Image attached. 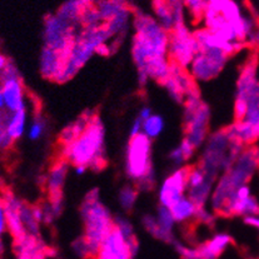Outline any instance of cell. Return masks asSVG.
Returning <instances> with one entry per match:
<instances>
[{"label": "cell", "mask_w": 259, "mask_h": 259, "mask_svg": "<svg viewBox=\"0 0 259 259\" xmlns=\"http://www.w3.org/2000/svg\"><path fill=\"white\" fill-rule=\"evenodd\" d=\"M132 26L134 33L131 54L136 65L139 87L145 88L150 80L162 85L170 70L169 31L153 15L141 9H134Z\"/></svg>", "instance_id": "6da1fadb"}, {"label": "cell", "mask_w": 259, "mask_h": 259, "mask_svg": "<svg viewBox=\"0 0 259 259\" xmlns=\"http://www.w3.org/2000/svg\"><path fill=\"white\" fill-rule=\"evenodd\" d=\"M259 169V148L250 145L243 150L229 169L218 177L209 205L214 213L222 215L227 203L238 188L249 184Z\"/></svg>", "instance_id": "7a4b0ae2"}, {"label": "cell", "mask_w": 259, "mask_h": 259, "mask_svg": "<svg viewBox=\"0 0 259 259\" xmlns=\"http://www.w3.org/2000/svg\"><path fill=\"white\" fill-rule=\"evenodd\" d=\"M63 149V159L73 165H85L100 170L107 164L105 153V125L102 118L94 114L80 137Z\"/></svg>", "instance_id": "3957f363"}, {"label": "cell", "mask_w": 259, "mask_h": 259, "mask_svg": "<svg viewBox=\"0 0 259 259\" xmlns=\"http://www.w3.org/2000/svg\"><path fill=\"white\" fill-rule=\"evenodd\" d=\"M245 148L247 147L244 144L229 136L227 128L218 129L209 133L202 147V154L197 164L207 176L217 181L223 171L233 165Z\"/></svg>", "instance_id": "277c9868"}, {"label": "cell", "mask_w": 259, "mask_h": 259, "mask_svg": "<svg viewBox=\"0 0 259 259\" xmlns=\"http://www.w3.org/2000/svg\"><path fill=\"white\" fill-rule=\"evenodd\" d=\"M80 218L83 222L84 239L88 243L94 259L103 240L114 228V215L100 199L98 188L89 190L80 204Z\"/></svg>", "instance_id": "5b68a950"}, {"label": "cell", "mask_w": 259, "mask_h": 259, "mask_svg": "<svg viewBox=\"0 0 259 259\" xmlns=\"http://www.w3.org/2000/svg\"><path fill=\"white\" fill-rule=\"evenodd\" d=\"M109 41L110 34L105 24L95 28H81L71 48L64 73L60 79V84L67 83L73 79L79 73V70L83 69L87 63L94 57L98 48Z\"/></svg>", "instance_id": "8992f818"}, {"label": "cell", "mask_w": 259, "mask_h": 259, "mask_svg": "<svg viewBox=\"0 0 259 259\" xmlns=\"http://www.w3.org/2000/svg\"><path fill=\"white\" fill-rule=\"evenodd\" d=\"M234 97V118L240 120L248 110L259 108V75L258 63L250 58L243 65L236 83Z\"/></svg>", "instance_id": "52a82bcc"}, {"label": "cell", "mask_w": 259, "mask_h": 259, "mask_svg": "<svg viewBox=\"0 0 259 259\" xmlns=\"http://www.w3.org/2000/svg\"><path fill=\"white\" fill-rule=\"evenodd\" d=\"M152 152L153 141L143 133L129 138L124 157V171L126 178L133 182L134 186L138 184L153 169H155L153 164Z\"/></svg>", "instance_id": "ba28073f"}, {"label": "cell", "mask_w": 259, "mask_h": 259, "mask_svg": "<svg viewBox=\"0 0 259 259\" xmlns=\"http://www.w3.org/2000/svg\"><path fill=\"white\" fill-rule=\"evenodd\" d=\"M80 29V26H76L62 19L57 13L47 15L44 19L43 47L60 53L68 59Z\"/></svg>", "instance_id": "9c48e42d"}, {"label": "cell", "mask_w": 259, "mask_h": 259, "mask_svg": "<svg viewBox=\"0 0 259 259\" xmlns=\"http://www.w3.org/2000/svg\"><path fill=\"white\" fill-rule=\"evenodd\" d=\"M229 58L222 49H199L188 68L190 76L195 83L212 80L224 70Z\"/></svg>", "instance_id": "30bf717a"}, {"label": "cell", "mask_w": 259, "mask_h": 259, "mask_svg": "<svg viewBox=\"0 0 259 259\" xmlns=\"http://www.w3.org/2000/svg\"><path fill=\"white\" fill-rule=\"evenodd\" d=\"M198 52V43L187 23L178 24L169 31L168 55L170 63L188 69Z\"/></svg>", "instance_id": "8fae6325"}, {"label": "cell", "mask_w": 259, "mask_h": 259, "mask_svg": "<svg viewBox=\"0 0 259 259\" xmlns=\"http://www.w3.org/2000/svg\"><path fill=\"white\" fill-rule=\"evenodd\" d=\"M0 85L4 95L5 110L9 113L26 109V93L20 71L10 60L0 73Z\"/></svg>", "instance_id": "7c38bea8"}, {"label": "cell", "mask_w": 259, "mask_h": 259, "mask_svg": "<svg viewBox=\"0 0 259 259\" xmlns=\"http://www.w3.org/2000/svg\"><path fill=\"white\" fill-rule=\"evenodd\" d=\"M190 165L179 166L163 179L158 188V203L163 207L171 208L187 194V182Z\"/></svg>", "instance_id": "4fadbf2b"}, {"label": "cell", "mask_w": 259, "mask_h": 259, "mask_svg": "<svg viewBox=\"0 0 259 259\" xmlns=\"http://www.w3.org/2000/svg\"><path fill=\"white\" fill-rule=\"evenodd\" d=\"M212 118V110L207 103L203 100L197 110L184 121V138L192 143L195 149H199L204 145L209 136V124Z\"/></svg>", "instance_id": "5bb4252c"}, {"label": "cell", "mask_w": 259, "mask_h": 259, "mask_svg": "<svg viewBox=\"0 0 259 259\" xmlns=\"http://www.w3.org/2000/svg\"><path fill=\"white\" fill-rule=\"evenodd\" d=\"M162 85L164 87L166 93L174 102L183 105L186 97L197 87V83L193 80L188 69H184L174 63H170L169 75L163 81Z\"/></svg>", "instance_id": "9a60e30c"}, {"label": "cell", "mask_w": 259, "mask_h": 259, "mask_svg": "<svg viewBox=\"0 0 259 259\" xmlns=\"http://www.w3.org/2000/svg\"><path fill=\"white\" fill-rule=\"evenodd\" d=\"M223 217L259 215V199L252 193L249 184L236 190L224 208Z\"/></svg>", "instance_id": "2e32d148"}, {"label": "cell", "mask_w": 259, "mask_h": 259, "mask_svg": "<svg viewBox=\"0 0 259 259\" xmlns=\"http://www.w3.org/2000/svg\"><path fill=\"white\" fill-rule=\"evenodd\" d=\"M67 62V57L55 50L43 47L39 55V71L47 80L60 84Z\"/></svg>", "instance_id": "e0dca14e"}, {"label": "cell", "mask_w": 259, "mask_h": 259, "mask_svg": "<svg viewBox=\"0 0 259 259\" xmlns=\"http://www.w3.org/2000/svg\"><path fill=\"white\" fill-rule=\"evenodd\" d=\"M95 259H134L128 243L118 229L113 228L107 238L103 240Z\"/></svg>", "instance_id": "ac0fdd59"}, {"label": "cell", "mask_w": 259, "mask_h": 259, "mask_svg": "<svg viewBox=\"0 0 259 259\" xmlns=\"http://www.w3.org/2000/svg\"><path fill=\"white\" fill-rule=\"evenodd\" d=\"M3 200H4L5 215H7L8 232L14 238L15 242V240L26 236L25 228H24L22 218H20V205H22L23 200L13 194L12 192H5L3 195Z\"/></svg>", "instance_id": "d6986e66"}, {"label": "cell", "mask_w": 259, "mask_h": 259, "mask_svg": "<svg viewBox=\"0 0 259 259\" xmlns=\"http://www.w3.org/2000/svg\"><path fill=\"white\" fill-rule=\"evenodd\" d=\"M70 163L65 159H59L50 166L49 171L46 176V189L48 197L63 194L65 182L69 174Z\"/></svg>", "instance_id": "ffe728a7"}, {"label": "cell", "mask_w": 259, "mask_h": 259, "mask_svg": "<svg viewBox=\"0 0 259 259\" xmlns=\"http://www.w3.org/2000/svg\"><path fill=\"white\" fill-rule=\"evenodd\" d=\"M232 243H233V238L231 234L221 232L200 244L199 249L204 259H218L231 247Z\"/></svg>", "instance_id": "44dd1931"}, {"label": "cell", "mask_w": 259, "mask_h": 259, "mask_svg": "<svg viewBox=\"0 0 259 259\" xmlns=\"http://www.w3.org/2000/svg\"><path fill=\"white\" fill-rule=\"evenodd\" d=\"M94 114L95 113L92 112V110H87V112H84L80 117L76 118L73 123H70L69 125L65 126L59 134L60 147H67L70 143L75 141L78 137H80L81 133H83L87 129V126H88L89 121H91L92 118L94 117Z\"/></svg>", "instance_id": "7402d4cb"}, {"label": "cell", "mask_w": 259, "mask_h": 259, "mask_svg": "<svg viewBox=\"0 0 259 259\" xmlns=\"http://www.w3.org/2000/svg\"><path fill=\"white\" fill-rule=\"evenodd\" d=\"M154 215L155 219H157L158 226L160 228V232H162V242L173 244L177 240L176 234H174V228H176L177 223L174 221L170 209L158 204Z\"/></svg>", "instance_id": "603a6c76"}, {"label": "cell", "mask_w": 259, "mask_h": 259, "mask_svg": "<svg viewBox=\"0 0 259 259\" xmlns=\"http://www.w3.org/2000/svg\"><path fill=\"white\" fill-rule=\"evenodd\" d=\"M114 228L120 232V234L125 239V242L128 243V247L131 249L132 255H133V258H136L139 252V240L131 219L126 215H121V214L114 215Z\"/></svg>", "instance_id": "cb8c5ba5"}, {"label": "cell", "mask_w": 259, "mask_h": 259, "mask_svg": "<svg viewBox=\"0 0 259 259\" xmlns=\"http://www.w3.org/2000/svg\"><path fill=\"white\" fill-rule=\"evenodd\" d=\"M7 129L10 138L14 142L23 138L28 129V109L18 110V112L9 113L7 115Z\"/></svg>", "instance_id": "d4e9b609"}, {"label": "cell", "mask_w": 259, "mask_h": 259, "mask_svg": "<svg viewBox=\"0 0 259 259\" xmlns=\"http://www.w3.org/2000/svg\"><path fill=\"white\" fill-rule=\"evenodd\" d=\"M170 209L173 218L177 224L188 223L190 221H195L198 213V207L189 199L187 195H184L182 199H179Z\"/></svg>", "instance_id": "484cf974"}, {"label": "cell", "mask_w": 259, "mask_h": 259, "mask_svg": "<svg viewBox=\"0 0 259 259\" xmlns=\"http://www.w3.org/2000/svg\"><path fill=\"white\" fill-rule=\"evenodd\" d=\"M88 8L81 3V0H67L60 5L59 9L57 10V14L62 19L67 20L70 24H74L76 26H80V18L83 12Z\"/></svg>", "instance_id": "4316f807"}, {"label": "cell", "mask_w": 259, "mask_h": 259, "mask_svg": "<svg viewBox=\"0 0 259 259\" xmlns=\"http://www.w3.org/2000/svg\"><path fill=\"white\" fill-rule=\"evenodd\" d=\"M195 152H197V149L193 147L192 143H190L188 139L183 138L179 142V144L177 145V147H174L173 149L169 152L168 159L170 160L177 168H179V166L187 165V163L194 157Z\"/></svg>", "instance_id": "83f0119b"}, {"label": "cell", "mask_w": 259, "mask_h": 259, "mask_svg": "<svg viewBox=\"0 0 259 259\" xmlns=\"http://www.w3.org/2000/svg\"><path fill=\"white\" fill-rule=\"evenodd\" d=\"M152 10L153 17L166 30L170 31L176 26V19L168 0H152Z\"/></svg>", "instance_id": "f1b7e54d"}, {"label": "cell", "mask_w": 259, "mask_h": 259, "mask_svg": "<svg viewBox=\"0 0 259 259\" xmlns=\"http://www.w3.org/2000/svg\"><path fill=\"white\" fill-rule=\"evenodd\" d=\"M139 198V190L134 184H126L119 189L117 200L120 209L123 212L129 213L136 208Z\"/></svg>", "instance_id": "f546056e"}, {"label": "cell", "mask_w": 259, "mask_h": 259, "mask_svg": "<svg viewBox=\"0 0 259 259\" xmlns=\"http://www.w3.org/2000/svg\"><path fill=\"white\" fill-rule=\"evenodd\" d=\"M20 218H22L26 234L31 237L40 238V223L34 215L33 205L23 202L22 205H20Z\"/></svg>", "instance_id": "4dcf8cb0"}, {"label": "cell", "mask_w": 259, "mask_h": 259, "mask_svg": "<svg viewBox=\"0 0 259 259\" xmlns=\"http://www.w3.org/2000/svg\"><path fill=\"white\" fill-rule=\"evenodd\" d=\"M165 129V120L164 118L160 114L157 113H153L149 118L145 119L144 123H143V132L145 137L150 139V141H154L158 137H160V134L164 132Z\"/></svg>", "instance_id": "1f68e13d"}, {"label": "cell", "mask_w": 259, "mask_h": 259, "mask_svg": "<svg viewBox=\"0 0 259 259\" xmlns=\"http://www.w3.org/2000/svg\"><path fill=\"white\" fill-rule=\"evenodd\" d=\"M48 131V121L41 114H35L26 129V137L29 141L36 142L43 138Z\"/></svg>", "instance_id": "d6a6232c"}, {"label": "cell", "mask_w": 259, "mask_h": 259, "mask_svg": "<svg viewBox=\"0 0 259 259\" xmlns=\"http://www.w3.org/2000/svg\"><path fill=\"white\" fill-rule=\"evenodd\" d=\"M187 14L193 19V22H203L205 9H207L208 0H183Z\"/></svg>", "instance_id": "836d02e7"}, {"label": "cell", "mask_w": 259, "mask_h": 259, "mask_svg": "<svg viewBox=\"0 0 259 259\" xmlns=\"http://www.w3.org/2000/svg\"><path fill=\"white\" fill-rule=\"evenodd\" d=\"M104 24L102 17H100L99 12L95 8V5H91V7L85 8L80 18V25L81 28H95Z\"/></svg>", "instance_id": "e575fe53"}, {"label": "cell", "mask_w": 259, "mask_h": 259, "mask_svg": "<svg viewBox=\"0 0 259 259\" xmlns=\"http://www.w3.org/2000/svg\"><path fill=\"white\" fill-rule=\"evenodd\" d=\"M7 115L8 112L0 113V152H7L14 144V141L10 138L7 129Z\"/></svg>", "instance_id": "d590c367"}, {"label": "cell", "mask_w": 259, "mask_h": 259, "mask_svg": "<svg viewBox=\"0 0 259 259\" xmlns=\"http://www.w3.org/2000/svg\"><path fill=\"white\" fill-rule=\"evenodd\" d=\"M142 226L149 236L162 242V232H160L159 226H158L155 215H153V214H144L142 217Z\"/></svg>", "instance_id": "8d00e7d4"}, {"label": "cell", "mask_w": 259, "mask_h": 259, "mask_svg": "<svg viewBox=\"0 0 259 259\" xmlns=\"http://www.w3.org/2000/svg\"><path fill=\"white\" fill-rule=\"evenodd\" d=\"M71 249H73L74 254L80 259H94L93 253H92L91 248H89L88 243L84 239L83 236L78 237L73 243H71Z\"/></svg>", "instance_id": "74e56055"}, {"label": "cell", "mask_w": 259, "mask_h": 259, "mask_svg": "<svg viewBox=\"0 0 259 259\" xmlns=\"http://www.w3.org/2000/svg\"><path fill=\"white\" fill-rule=\"evenodd\" d=\"M169 5L171 8V12H173L174 19H176V25L186 22V7H184L183 0H168Z\"/></svg>", "instance_id": "f35d334b"}, {"label": "cell", "mask_w": 259, "mask_h": 259, "mask_svg": "<svg viewBox=\"0 0 259 259\" xmlns=\"http://www.w3.org/2000/svg\"><path fill=\"white\" fill-rule=\"evenodd\" d=\"M240 120L245 121V123L250 126L255 139L259 141V108L258 109L248 110V112L245 113L244 118L240 119Z\"/></svg>", "instance_id": "ab89813d"}, {"label": "cell", "mask_w": 259, "mask_h": 259, "mask_svg": "<svg viewBox=\"0 0 259 259\" xmlns=\"http://www.w3.org/2000/svg\"><path fill=\"white\" fill-rule=\"evenodd\" d=\"M215 215L217 214L214 213L212 209H208L207 207H202L198 208L195 221L199 222V223L202 224H205V226H213L214 222H215Z\"/></svg>", "instance_id": "60d3db41"}, {"label": "cell", "mask_w": 259, "mask_h": 259, "mask_svg": "<svg viewBox=\"0 0 259 259\" xmlns=\"http://www.w3.org/2000/svg\"><path fill=\"white\" fill-rule=\"evenodd\" d=\"M143 123H144V120H143L139 115H137V117L134 118V120L132 121L131 124V128H129V138H133V137H137L139 136V134H142Z\"/></svg>", "instance_id": "b9f144b4"}, {"label": "cell", "mask_w": 259, "mask_h": 259, "mask_svg": "<svg viewBox=\"0 0 259 259\" xmlns=\"http://www.w3.org/2000/svg\"><path fill=\"white\" fill-rule=\"evenodd\" d=\"M8 232V224H7V215H5V207L3 197H0V237L4 236Z\"/></svg>", "instance_id": "7bdbcfd3"}, {"label": "cell", "mask_w": 259, "mask_h": 259, "mask_svg": "<svg viewBox=\"0 0 259 259\" xmlns=\"http://www.w3.org/2000/svg\"><path fill=\"white\" fill-rule=\"evenodd\" d=\"M247 46H250L253 48H259V23L257 28L254 29V31H253V33L250 34L249 38H248Z\"/></svg>", "instance_id": "ee69618b"}, {"label": "cell", "mask_w": 259, "mask_h": 259, "mask_svg": "<svg viewBox=\"0 0 259 259\" xmlns=\"http://www.w3.org/2000/svg\"><path fill=\"white\" fill-rule=\"evenodd\" d=\"M88 166L85 165H81V164H78V165H74V171H75L76 176H83V174L87 173V170H88Z\"/></svg>", "instance_id": "f6af8a7d"}, {"label": "cell", "mask_w": 259, "mask_h": 259, "mask_svg": "<svg viewBox=\"0 0 259 259\" xmlns=\"http://www.w3.org/2000/svg\"><path fill=\"white\" fill-rule=\"evenodd\" d=\"M9 62H10V60L8 59V58L5 57L3 53H0V73H2V71L5 69V67H7L8 63H9Z\"/></svg>", "instance_id": "bcb514c9"}, {"label": "cell", "mask_w": 259, "mask_h": 259, "mask_svg": "<svg viewBox=\"0 0 259 259\" xmlns=\"http://www.w3.org/2000/svg\"><path fill=\"white\" fill-rule=\"evenodd\" d=\"M5 112V103H4V95H3L2 85H0V113Z\"/></svg>", "instance_id": "7dc6e473"}, {"label": "cell", "mask_w": 259, "mask_h": 259, "mask_svg": "<svg viewBox=\"0 0 259 259\" xmlns=\"http://www.w3.org/2000/svg\"><path fill=\"white\" fill-rule=\"evenodd\" d=\"M112 2L117 3V4H119V5H123V7H132V4L129 0H112Z\"/></svg>", "instance_id": "c3c4849f"}, {"label": "cell", "mask_w": 259, "mask_h": 259, "mask_svg": "<svg viewBox=\"0 0 259 259\" xmlns=\"http://www.w3.org/2000/svg\"><path fill=\"white\" fill-rule=\"evenodd\" d=\"M95 2H97V0H81V3H83L84 5H87V7H91V5H94Z\"/></svg>", "instance_id": "681fc988"}, {"label": "cell", "mask_w": 259, "mask_h": 259, "mask_svg": "<svg viewBox=\"0 0 259 259\" xmlns=\"http://www.w3.org/2000/svg\"><path fill=\"white\" fill-rule=\"evenodd\" d=\"M4 249H5V247H4V242H3L2 237H0V257H2L3 253H4Z\"/></svg>", "instance_id": "f907efd6"}, {"label": "cell", "mask_w": 259, "mask_h": 259, "mask_svg": "<svg viewBox=\"0 0 259 259\" xmlns=\"http://www.w3.org/2000/svg\"><path fill=\"white\" fill-rule=\"evenodd\" d=\"M40 259H46V258H40Z\"/></svg>", "instance_id": "816d5d0a"}, {"label": "cell", "mask_w": 259, "mask_h": 259, "mask_svg": "<svg viewBox=\"0 0 259 259\" xmlns=\"http://www.w3.org/2000/svg\"><path fill=\"white\" fill-rule=\"evenodd\" d=\"M258 2H259V0H258Z\"/></svg>", "instance_id": "f5cc1de1"}]
</instances>
